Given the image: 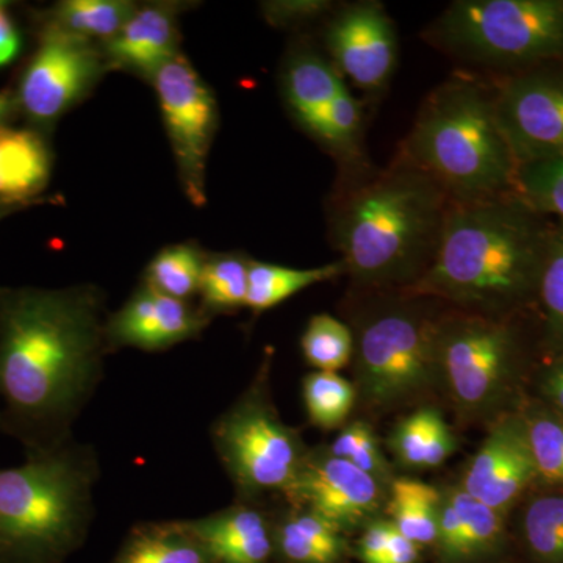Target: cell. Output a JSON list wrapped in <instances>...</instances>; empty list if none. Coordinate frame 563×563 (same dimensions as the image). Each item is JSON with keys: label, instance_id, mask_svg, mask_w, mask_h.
<instances>
[{"label": "cell", "instance_id": "f1b7e54d", "mask_svg": "<svg viewBox=\"0 0 563 563\" xmlns=\"http://www.w3.org/2000/svg\"><path fill=\"white\" fill-rule=\"evenodd\" d=\"M302 398L309 421L331 431L346 422L354 409L357 390L339 373L313 372L303 379Z\"/></svg>", "mask_w": 563, "mask_h": 563}, {"label": "cell", "instance_id": "5bb4252c", "mask_svg": "<svg viewBox=\"0 0 563 563\" xmlns=\"http://www.w3.org/2000/svg\"><path fill=\"white\" fill-rule=\"evenodd\" d=\"M536 479L523 415H507L493 426L479 451L473 455L461 487L473 498L506 515Z\"/></svg>", "mask_w": 563, "mask_h": 563}, {"label": "cell", "instance_id": "ee69618b", "mask_svg": "<svg viewBox=\"0 0 563 563\" xmlns=\"http://www.w3.org/2000/svg\"><path fill=\"white\" fill-rule=\"evenodd\" d=\"M9 207H11V206H7V203L0 202V217H2L3 213H7V210H9Z\"/></svg>", "mask_w": 563, "mask_h": 563}, {"label": "cell", "instance_id": "603a6c76", "mask_svg": "<svg viewBox=\"0 0 563 563\" xmlns=\"http://www.w3.org/2000/svg\"><path fill=\"white\" fill-rule=\"evenodd\" d=\"M114 563H213L184 521L136 526Z\"/></svg>", "mask_w": 563, "mask_h": 563}, {"label": "cell", "instance_id": "7a4b0ae2", "mask_svg": "<svg viewBox=\"0 0 563 563\" xmlns=\"http://www.w3.org/2000/svg\"><path fill=\"white\" fill-rule=\"evenodd\" d=\"M451 202L402 155L336 207L333 235L346 273L365 288L412 287L435 257Z\"/></svg>", "mask_w": 563, "mask_h": 563}, {"label": "cell", "instance_id": "4316f807", "mask_svg": "<svg viewBox=\"0 0 563 563\" xmlns=\"http://www.w3.org/2000/svg\"><path fill=\"white\" fill-rule=\"evenodd\" d=\"M250 258L222 254L206 258L199 295L206 313H224L246 307Z\"/></svg>", "mask_w": 563, "mask_h": 563}, {"label": "cell", "instance_id": "9a60e30c", "mask_svg": "<svg viewBox=\"0 0 563 563\" xmlns=\"http://www.w3.org/2000/svg\"><path fill=\"white\" fill-rule=\"evenodd\" d=\"M499 124L515 161L563 151V80H515L495 96Z\"/></svg>", "mask_w": 563, "mask_h": 563}, {"label": "cell", "instance_id": "6da1fadb", "mask_svg": "<svg viewBox=\"0 0 563 563\" xmlns=\"http://www.w3.org/2000/svg\"><path fill=\"white\" fill-rule=\"evenodd\" d=\"M107 351L98 288L0 287L2 433L25 457L74 440V424L102 383Z\"/></svg>", "mask_w": 563, "mask_h": 563}, {"label": "cell", "instance_id": "44dd1931", "mask_svg": "<svg viewBox=\"0 0 563 563\" xmlns=\"http://www.w3.org/2000/svg\"><path fill=\"white\" fill-rule=\"evenodd\" d=\"M388 448L404 468L433 470L455 453L457 440L442 412L424 406L395 426Z\"/></svg>", "mask_w": 563, "mask_h": 563}, {"label": "cell", "instance_id": "e575fe53", "mask_svg": "<svg viewBox=\"0 0 563 563\" xmlns=\"http://www.w3.org/2000/svg\"><path fill=\"white\" fill-rule=\"evenodd\" d=\"M328 450L335 457L343 459L369 474L384 487H390L391 481L395 479L390 463L385 457L379 440L368 422L354 421L344 426Z\"/></svg>", "mask_w": 563, "mask_h": 563}, {"label": "cell", "instance_id": "f35d334b", "mask_svg": "<svg viewBox=\"0 0 563 563\" xmlns=\"http://www.w3.org/2000/svg\"><path fill=\"white\" fill-rule=\"evenodd\" d=\"M331 9V2L324 0H295V2H273L265 7L266 16L274 24H292L313 20Z\"/></svg>", "mask_w": 563, "mask_h": 563}, {"label": "cell", "instance_id": "30bf717a", "mask_svg": "<svg viewBox=\"0 0 563 563\" xmlns=\"http://www.w3.org/2000/svg\"><path fill=\"white\" fill-rule=\"evenodd\" d=\"M152 81L185 191L192 203L202 206L203 174L218 120L217 102L195 68L180 55L158 69Z\"/></svg>", "mask_w": 563, "mask_h": 563}, {"label": "cell", "instance_id": "9c48e42d", "mask_svg": "<svg viewBox=\"0 0 563 563\" xmlns=\"http://www.w3.org/2000/svg\"><path fill=\"white\" fill-rule=\"evenodd\" d=\"M514 340L483 313L442 318L439 332L440 384L462 418L477 420L501 398L512 372Z\"/></svg>", "mask_w": 563, "mask_h": 563}, {"label": "cell", "instance_id": "74e56055", "mask_svg": "<svg viewBox=\"0 0 563 563\" xmlns=\"http://www.w3.org/2000/svg\"><path fill=\"white\" fill-rule=\"evenodd\" d=\"M393 532H395V526L391 521L380 517L366 525L357 543L358 559L363 563L383 562Z\"/></svg>", "mask_w": 563, "mask_h": 563}, {"label": "cell", "instance_id": "d6986e66", "mask_svg": "<svg viewBox=\"0 0 563 563\" xmlns=\"http://www.w3.org/2000/svg\"><path fill=\"white\" fill-rule=\"evenodd\" d=\"M344 84L331 62L312 52H302L288 62L284 73V95L296 120L317 135L322 118Z\"/></svg>", "mask_w": 563, "mask_h": 563}, {"label": "cell", "instance_id": "8fae6325", "mask_svg": "<svg viewBox=\"0 0 563 563\" xmlns=\"http://www.w3.org/2000/svg\"><path fill=\"white\" fill-rule=\"evenodd\" d=\"M102 69V57L90 40L49 25L22 76V110L43 124L57 120L87 95Z\"/></svg>", "mask_w": 563, "mask_h": 563}, {"label": "cell", "instance_id": "3957f363", "mask_svg": "<svg viewBox=\"0 0 563 563\" xmlns=\"http://www.w3.org/2000/svg\"><path fill=\"white\" fill-rule=\"evenodd\" d=\"M540 244L523 214L493 199L451 202L435 257L402 295L481 313L523 295L542 274Z\"/></svg>", "mask_w": 563, "mask_h": 563}, {"label": "cell", "instance_id": "d6a6232c", "mask_svg": "<svg viewBox=\"0 0 563 563\" xmlns=\"http://www.w3.org/2000/svg\"><path fill=\"white\" fill-rule=\"evenodd\" d=\"M537 479L563 487V418L554 410L531 407L523 415Z\"/></svg>", "mask_w": 563, "mask_h": 563}, {"label": "cell", "instance_id": "d590c367", "mask_svg": "<svg viewBox=\"0 0 563 563\" xmlns=\"http://www.w3.org/2000/svg\"><path fill=\"white\" fill-rule=\"evenodd\" d=\"M517 179L537 209L563 220V151L521 163Z\"/></svg>", "mask_w": 563, "mask_h": 563}, {"label": "cell", "instance_id": "2e32d148", "mask_svg": "<svg viewBox=\"0 0 563 563\" xmlns=\"http://www.w3.org/2000/svg\"><path fill=\"white\" fill-rule=\"evenodd\" d=\"M210 314L187 301L172 298L144 284L107 320V344L162 351L195 339L209 324Z\"/></svg>", "mask_w": 563, "mask_h": 563}, {"label": "cell", "instance_id": "4fadbf2b", "mask_svg": "<svg viewBox=\"0 0 563 563\" xmlns=\"http://www.w3.org/2000/svg\"><path fill=\"white\" fill-rule=\"evenodd\" d=\"M332 65L365 91L383 90L398 60V36L377 2L352 3L340 10L325 33Z\"/></svg>", "mask_w": 563, "mask_h": 563}, {"label": "cell", "instance_id": "7402d4cb", "mask_svg": "<svg viewBox=\"0 0 563 563\" xmlns=\"http://www.w3.org/2000/svg\"><path fill=\"white\" fill-rule=\"evenodd\" d=\"M274 548L288 563H340L347 543L344 532L320 515L291 506L274 528Z\"/></svg>", "mask_w": 563, "mask_h": 563}, {"label": "cell", "instance_id": "8992f818", "mask_svg": "<svg viewBox=\"0 0 563 563\" xmlns=\"http://www.w3.org/2000/svg\"><path fill=\"white\" fill-rule=\"evenodd\" d=\"M440 322L422 298L407 295L362 318L354 332L355 390L368 409L393 410L440 384Z\"/></svg>", "mask_w": 563, "mask_h": 563}, {"label": "cell", "instance_id": "836d02e7", "mask_svg": "<svg viewBox=\"0 0 563 563\" xmlns=\"http://www.w3.org/2000/svg\"><path fill=\"white\" fill-rule=\"evenodd\" d=\"M363 111L362 103L344 87L325 111L314 139L347 162L361 154Z\"/></svg>", "mask_w": 563, "mask_h": 563}, {"label": "cell", "instance_id": "1f68e13d", "mask_svg": "<svg viewBox=\"0 0 563 563\" xmlns=\"http://www.w3.org/2000/svg\"><path fill=\"white\" fill-rule=\"evenodd\" d=\"M523 537L540 563H563V493L539 496L526 507Z\"/></svg>", "mask_w": 563, "mask_h": 563}, {"label": "cell", "instance_id": "cb8c5ba5", "mask_svg": "<svg viewBox=\"0 0 563 563\" xmlns=\"http://www.w3.org/2000/svg\"><path fill=\"white\" fill-rule=\"evenodd\" d=\"M442 492L412 477H395L388 487L387 509L391 525L410 542L435 544Z\"/></svg>", "mask_w": 563, "mask_h": 563}, {"label": "cell", "instance_id": "484cf974", "mask_svg": "<svg viewBox=\"0 0 563 563\" xmlns=\"http://www.w3.org/2000/svg\"><path fill=\"white\" fill-rule=\"evenodd\" d=\"M461 523V563L495 554L506 537L504 515L468 495L461 485L446 488Z\"/></svg>", "mask_w": 563, "mask_h": 563}, {"label": "cell", "instance_id": "60d3db41", "mask_svg": "<svg viewBox=\"0 0 563 563\" xmlns=\"http://www.w3.org/2000/svg\"><path fill=\"white\" fill-rule=\"evenodd\" d=\"M420 558V547L396 531L393 532L387 553L380 563H417Z\"/></svg>", "mask_w": 563, "mask_h": 563}, {"label": "cell", "instance_id": "ba28073f", "mask_svg": "<svg viewBox=\"0 0 563 563\" xmlns=\"http://www.w3.org/2000/svg\"><path fill=\"white\" fill-rule=\"evenodd\" d=\"M439 44L483 63L526 62L563 49V2L459 0L432 31Z\"/></svg>", "mask_w": 563, "mask_h": 563}, {"label": "cell", "instance_id": "e0dca14e", "mask_svg": "<svg viewBox=\"0 0 563 563\" xmlns=\"http://www.w3.org/2000/svg\"><path fill=\"white\" fill-rule=\"evenodd\" d=\"M184 523L213 563H268L272 558L274 526L257 504L236 501Z\"/></svg>", "mask_w": 563, "mask_h": 563}, {"label": "cell", "instance_id": "f546056e", "mask_svg": "<svg viewBox=\"0 0 563 563\" xmlns=\"http://www.w3.org/2000/svg\"><path fill=\"white\" fill-rule=\"evenodd\" d=\"M203 263L201 252L188 244H177L158 252L146 272V285L163 295L187 301L199 292Z\"/></svg>", "mask_w": 563, "mask_h": 563}, {"label": "cell", "instance_id": "7c38bea8", "mask_svg": "<svg viewBox=\"0 0 563 563\" xmlns=\"http://www.w3.org/2000/svg\"><path fill=\"white\" fill-rule=\"evenodd\" d=\"M388 488L357 466L329 453L310 450L298 479L285 493L290 506L303 507L346 533L380 517Z\"/></svg>", "mask_w": 563, "mask_h": 563}, {"label": "cell", "instance_id": "ab89813d", "mask_svg": "<svg viewBox=\"0 0 563 563\" xmlns=\"http://www.w3.org/2000/svg\"><path fill=\"white\" fill-rule=\"evenodd\" d=\"M21 49V36L13 21L7 14L5 7L0 9V68L18 57Z\"/></svg>", "mask_w": 563, "mask_h": 563}, {"label": "cell", "instance_id": "bcb514c9", "mask_svg": "<svg viewBox=\"0 0 563 563\" xmlns=\"http://www.w3.org/2000/svg\"><path fill=\"white\" fill-rule=\"evenodd\" d=\"M2 7H7V3L5 2H0V9H2Z\"/></svg>", "mask_w": 563, "mask_h": 563}, {"label": "cell", "instance_id": "b9f144b4", "mask_svg": "<svg viewBox=\"0 0 563 563\" xmlns=\"http://www.w3.org/2000/svg\"><path fill=\"white\" fill-rule=\"evenodd\" d=\"M543 393L548 401L553 404L554 412L563 418V366L561 363L553 366L544 376Z\"/></svg>", "mask_w": 563, "mask_h": 563}, {"label": "cell", "instance_id": "ac0fdd59", "mask_svg": "<svg viewBox=\"0 0 563 563\" xmlns=\"http://www.w3.org/2000/svg\"><path fill=\"white\" fill-rule=\"evenodd\" d=\"M176 18L166 7L136 10L113 38L107 41L106 57L114 68L154 77L166 63L179 57Z\"/></svg>", "mask_w": 563, "mask_h": 563}, {"label": "cell", "instance_id": "5b68a950", "mask_svg": "<svg viewBox=\"0 0 563 563\" xmlns=\"http://www.w3.org/2000/svg\"><path fill=\"white\" fill-rule=\"evenodd\" d=\"M402 155L453 202L493 199L517 172L495 98L468 77L446 81L431 92Z\"/></svg>", "mask_w": 563, "mask_h": 563}, {"label": "cell", "instance_id": "83f0119b", "mask_svg": "<svg viewBox=\"0 0 563 563\" xmlns=\"http://www.w3.org/2000/svg\"><path fill=\"white\" fill-rule=\"evenodd\" d=\"M136 9L122 0H68L55 10L51 25L80 38L111 40Z\"/></svg>", "mask_w": 563, "mask_h": 563}, {"label": "cell", "instance_id": "ffe728a7", "mask_svg": "<svg viewBox=\"0 0 563 563\" xmlns=\"http://www.w3.org/2000/svg\"><path fill=\"white\" fill-rule=\"evenodd\" d=\"M49 176V150L38 133L0 125V202L14 206L38 195Z\"/></svg>", "mask_w": 563, "mask_h": 563}, {"label": "cell", "instance_id": "d4e9b609", "mask_svg": "<svg viewBox=\"0 0 563 563\" xmlns=\"http://www.w3.org/2000/svg\"><path fill=\"white\" fill-rule=\"evenodd\" d=\"M343 274H346V266L342 261L306 269L251 261L246 307L254 313L266 312L299 291Z\"/></svg>", "mask_w": 563, "mask_h": 563}, {"label": "cell", "instance_id": "4dcf8cb0", "mask_svg": "<svg viewBox=\"0 0 563 563\" xmlns=\"http://www.w3.org/2000/svg\"><path fill=\"white\" fill-rule=\"evenodd\" d=\"M301 350L317 372L339 373L354 357V332L332 314H314L302 333Z\"/></svg>", "mask_w": 563, "mask_h": 563}, {"label": "cell", "instance_id": "7bdbcfd3", "mask_svg": "<svg viewBox=\"0 0 563 563\" xmlns=\"http://www.w3.org/2000/svg\"><path fill=\"white\" fill-rule=\"evenodd\" d=\"M11 109V98L9 92H0V122L7 117Z\"/></svg>", "mask_w": 563, "mask_h": 563}, {"label": "cell", "instance_id": "8d00e7d4", "mask_svg": "<svg viewBox=\"0 0 563 563\" xmlns=\"http://www.w3.org/2000/svg\"><path fill=\"white\" fill-rule=\"evenodd\" d=\"M540 295L551 328L563 332V239L551 244L540 274Z\"/></svg>", "mask_w": 563, "mask_h": 563}, {"label": "cell", "instance_id": "52a82bcc", "mask_svg": "<svg viewBox=\"0 0 563 563\" xmlns=\"http://www.w3.org/2000/svg\"><path fill=\"white\" fill-rule=\"evenodd\" d=\"M210 439L235 487L236 501L290 490L310 450L298 429L285 424L269 388V357L235 402L213 421Z\"/></svg>", "mask_w": 563, "mask_h": 563}, {"label": "cell", "instance_id": "f6af8a7d", "mask_svg": "<svg viewBox=\"0 0 563 563\" xmlns=\"http://www.w3.org/2000/svg\"><path fill=\"white\" fill-rule=\"evenodd\" d=\"M0 432H2V413H0Z\"/></svg>", "mask_w": 563, "mask_h": 563}, {"label": "cell", "instance_id": "7dc6e473", "mask_svg": "<svg viewBox=\"0 0 563 563\" xmlns=\"http://www.w3.org/2000/svg\"><path fill=\"white\" fill-rule=\"evenodd\" d=\"M559 363H561V365L563 366V358H562V361H561V362H559Z\"/></svg>", "mask_w": 563, "mask_h": 563}, {"label": "cell", "instance_id": "277c9868", "mask_svg": "<svg viewBox=\"0 0 563 563\" xmlns=\"http://www.w3.org/2000/svg\"><path fill=\"white\" fill-rule=\"evenodd\" d=\"M99 477L98 451L76 439L0 468V563H58L80 547Z\"/></svg>", "mask_w": 563, "mask_h": 563}]
</instances>
